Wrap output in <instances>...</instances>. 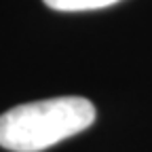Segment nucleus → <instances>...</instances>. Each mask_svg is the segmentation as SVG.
Masks as SVG:
<instances>
[{
  "label": "nucleus",
  "instance_id": "1",
  "mask_svg": "<svg viewBox=\"0 0 152 152\" xmlns=\"http://www.w3.org/2000/svg\"><path fill=\"white\" fill-rule=\"evenodd\" d=\"M95 116V106L76 95L21 104L0 114V146L11 152H40L89 129Z\"/></svg>",
  "mask_w": 152,
  "mask_h": 152
},
{
  "label": "nucleus",
  "instance_id": "2",
  "mask_svg": "<svg viewBox=\"0 0 152 152\" xmlns=\"http://www.w3.org/2000/svg\"><path fill=\"white\" fill-rule=\"evenodd\" d=\"M42 2L53 11H64V13H76V11H95V9H106L121 2V0H42Z\"/></svg>",
  "mask_w": 152,
  "mask_h": 152
}]
</instances>
